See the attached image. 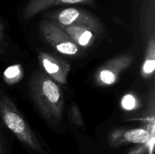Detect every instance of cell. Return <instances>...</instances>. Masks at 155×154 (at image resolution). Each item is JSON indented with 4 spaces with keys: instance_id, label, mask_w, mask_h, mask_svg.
Returning <instances> with one entry per match:
<instances>
[{
    "instance_id": "ba28073f",
    "label": "cell",
    "mask_w": 155,
    "mask_h": 154,
    "mask_svg": "<svg viewBox=\"0 0 155 154\" xmlns=\"http://www.w3.org/2000/svg\"><path fill=\"white\" fill-rule=\"evenodd\" d=\"M124 138L127 141L133 143H146L150 139L149 134L146 130L142 128L129 130L124 134Z\"/></svg>"
},
{
    "instance_id": "6da1fadb",
    "label": "cell",
    "mask_w": 155,
    "mask_h": 154,
    "mask_svg": "<svg viewBox=\"0 0 155 154\" xmlns=\"http://www.w3.org/2000/svg\"><path fill=\"white\" fill-rule=\"evenodd\" d=\"M33 99L45 118L61 119L64 99L58 86L52 79L42 73L37 74L31 82Z\"/></svg>"
},
{
    "instance_id": "52a82bcc",
    "label": "cell",
    "mask_w": 155,
    "mask_h": 154,
    "mask_svg": "<svg viewBox=\"0 0 155 154\" xmlns=\"http://www.w3.org/2000/svg\"><path fill=\"white\" fill-rule=\"evenodd\" d=\"M62 27L70 35L72 39L77 42V43L82 46L88 45L92 37V33L89 30L88 27L80 26H62Z\"/></svg>"
},
{
    "instance_id": "4fadbf2b",
    "label": "cell",
    "mask_w": 155,
    "mask_h": 154,
    "mask_svg": "<svg viewBox=\"0 0 155 154\" xmlns=\"http://www.w3.org/2000/svg\"><path fill=\"white\" fill-rule=\"evenodd\" d=\"M149 147H150V154H152V150L153 148H154V137H152L151 139H149Z\"/></svg>"
},
{
    "instance_id": "7c38bea8",
    "label": "cell",
    "mask_w": 155,
    "mask_h": 154,
    "mask_svg": "<svg viewBox=\"0 0 155 154\" xmlns=\"http://www.w3.org/2000/svg\"><path fill=\"white\" fill-rule=\"evenodd\" d=\"M155 68V61L154 59L152 60H148L144 64V72L146 73H151L154 71Z\"/></svg>"
},
{
    "instance_id": "30bf717a",
    "label": "cell",
    "mask_w": 155,
    "mask_h": 154,
    "mask_svg": "<svg viewBox=\"0 0 155 154\" xmlns=\"http://www.w3.org/2000/svg\"><path fill=\"white\" fill-rule=\"evenodd\" d=\"M122 106L126 110H133L136 107V100L133 95H127L123 98Z\"/></svg>"
},
{
    "instance_id": "5bb4252c",
    "label": "cell",
    "mask_w": 155,
    "mask_h": 154,
    "mask_svg": "<svg viewBox=\"0 0 155 154\" xmlns=\"http://www.w3.org/2000/svg\"><path fill=\"white\" fill-rule=\"evenodd\" d=\"M2 36V29L1 24H0V39H1Z\"/></svg>"
},
{
    "instance_id": "3957f363",
    "label": "cell",
    "mask_w": 155,
    "mask_h": 154,
    "mask_svg": "<svg viewBox=\"0 0 155 154\" xmlns=\"http://www.w3.org/2000/svg\"><path fill=\"white\" fill-rule=\"evenodd\" d=\"M52 16L63 27L80 26L93 28L97 25L95 20L90 14L74 8H68L57 11L53 14Z\"/></svg>"
},
{
    "instance_id": "8fae6325",
    "label": "cell",
    "mask_w": 155,
    "mask_h": 154,
    "mask_svg": "<svg viewBox=\"0 0 155 154\" xmlns=\"http://www.w3.org/2000/svg\"><path fill=\"white\" fill-rule=\"evenodd\" d=\"M21 72L20 68L18 66H12L8 68L5 71V76L7 79H15V77L18 76Z\"/></svg>"
},
{
    "instance_id": "277c9868",
    "label": "cell",
    "mask_w": 155,
    "mask_h": 154,
    "mask_svg": "<svg viewBox=\"0 0 155 154\" xmlns=\"http://www.w3.org/2000/svg\"><path fill=\"white\" fill-rule=\"evenodd\" d=\"M44 26L43 32L47 40L54 45L59 52L69 55H73L78 52L77 45L60 29L48 23Z\"/></svg>"
},
{
    "instance_id": "7a4b0ae2",
    "label": "cell",
    "mask_w": 155,
    "mask_h": 154,
    "mask_svg": "<svg viewBox=\"0 0 155 154\" xmlns=\"http://www.w3.org/2000/svg\"><path fill=\"white\" fill-rule=\"evenodd\" d=\"M0 113L6 126L21 140L33 149H39V143L22 116L8 104L0 100Z\"/></svg>"
},
{
    "instance_id": "9c48e42d",
    "label": "cell",
    "mask_w": 155,
    "mask_h": 154,
    "mask_svg": "<svg viewBox=\"0 0 155 154\" xmlns=\"http://www.w3.org/2000/svg\"><path fill=\"white\" fill-rule=\"evenodd\" d=\"M100 79L105 84H112L115 82L116 76L112 71L109 69H104L100 72Z\"/></svg>"
},
{
    "instance_id": "5b68a950",
    "label": "cell",
    "mask_w": 155,
    "mask_h": 154,
    "mask_svg": "<svg viewBox=\"0 0 155 154\" xmlns=\"http://www.w3.org/2000/svg\"><path fill=\"white\" fill-rule=\"evenodd\" d=\"M41 60L42 66L49 75L60 82L64 83L66 82L68 69L63 62H61L54 57L45 54L41 55Z\"/></svg>"
},
{
    "instance_id": "8992f818",
    "label": "cell",
    "mask_w": 155,
    "mask_h": 154,
    "mask_svg": "<svg viewBox=\"0 0 155 154\" xmlns=\"http://www.w3.org/2000/svg\"><path fill=\"white\" fill-rule=\"evenodd\" d=\"M77 3L91 4L92 3V0H30L26 8V14L30 16L51 5L61 4H77Z\"/></svg>"
}]
</instances>
